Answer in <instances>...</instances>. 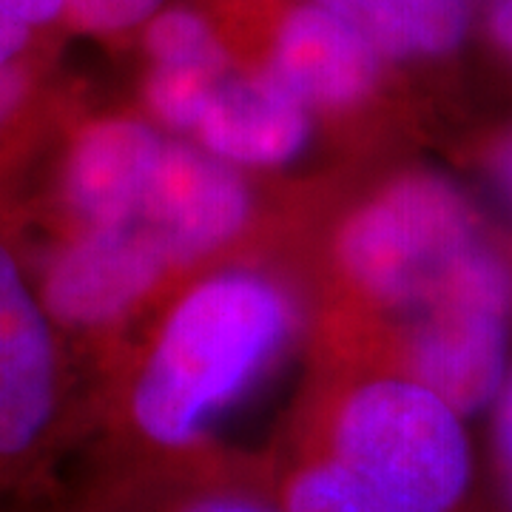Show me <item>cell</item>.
I'll list each match as a JSON object with an SVG mask.
<instances>
[{
	"instance_id": "1",
	"label": "cell",
	"mask_w": 512,
	"mask_h": 512,
	"mask_svg": "<svg viewBox=\"0 0 512 512\" xmlns=\"http://www.w3.org/2000/svg\"><path fill=\"white\" fill-rule=\"evenodd\" d=\"M470 444L450 404L413 379L350 390L325 444L276 484L282 512H456Z\"/></svg>"
},
{
	"instance_id": "2",
	"label": "cell",
	"mask_w": 512,
	"mask_h": 512,
	"mask_svg": "<svg viewBox=\"0 0 512 512\" xmlns=\"http://www.w3.org/2000/svg\"><path fill=\"white\" fill-rule=\"evenodd\" d=\"M293 328L288 293L268 276L202 279L168 313L131 387L128 413L148 450H191L205 424L254 382Z\"/></svg>"
},
{
	"instance_id": "3",
	"label": "cell",
	"mask_w": 512,
	"mask_h": 512,
	"mask_svg": "<svg viewBox=\"0 0 512 512\" xmlns=\"http://www.w3.org/2000/svg\"><path fill=\"white\" fill-rule=\"evenodd\" d=\"M481 245L473 208L450 183L427 174L384 185L339 231V268L382 308L419 311Z\"/></svg>"
},
{
	"instance_id": "4",
	"label": "cell",
	"mask_w": 512,
	"mask_h": 512,
	"mask_svg": "<svg viewBox=\"0 0 512 512\" xmlns=\"http://www.w3.org/2000/svg\"><path fill=\"white\" fill-rule=\"evenodd\" d=\"M510 313L512 268L481 242L416 311L407 333L410 379L458 416L484 407L501 390Z\"/></svg>"
},
{
	"instance_id": "5",
	"label": "cell",
	"mask_w": 512,
	"mask_h": 512,
	"mask_svg": "<svg viewBox=\"0 0 512 512\" xmlns=\"http://www.w3.org/2000/svg\"><path fill=\"white\" fill-rule=\"evenodd\" d=\"M60 362L52 316L0 239V495L29 484L57 439Z\"/></svg>"
},
{
	"instance_id": "6",
	"label": "cell",
	"mask_w": 512,
	"mask_h": 512,
	"mask_svg": "<svg viewBox=\"0 0 512 512\" xmlns=\"http://www.w3.org/2000/svg\"><path fill=\"white\" fill-rule=\"evenodd\" d=\"M174 268L146 222L80 228L52 256L43 276V305L66 328H103L134 311Z\"/></svg>"
},
{
	"instance_id": "7",
	"label": "cell",
	"mask_w": 512,
	"mask_h": 512,
	"mask_svg": "<svg viewBox=\"0 0 512 512\" xmlns=\"http://www.w3.org/2000/svg\"><path fill=\"white\" fill-rule=\"evenodd\" d=\"M251 217V194L234 165L168 140L140 220L157 234L174 265L228 245Z\"/></svg>"
},
{
	"instance_id": "8",
	"label": "cell",
	"mask_w": 512,
	"mask_h": 512,
	"mask_svg": "<svg viewBox=\"0 0 512 512\" xmlns=\"http://www.w3.org/2000/svg\"><path fill=\"white\" fill-rule=\"evenodd\" d=\"M165 143L160 131L123 117L80 131L63 168V202L77 231L137 220Z\"/></svg>"
},
{
	"instance_id": "9",
	"label": "cell",
	"mask_w": 512,
	"mask_h": 512,
	"mask_svg": "<svg viewBox=\"0 0 512 512\" xmlns=\"http://www.w3.org/2000/svg\"><path fill=\"white\" fill-rule=\"evenodd\" d=\"M382 55L325 6H299L279 26L268 72L305 106H353L379 80Z\"/></svg>"
},
{
	"instance_id": "10",
	"label": "cell",
	"mask_w": 512,
	"mask_h": 512,
	"mask_svg": "<svg viewBox=\"0 0 512 512\" xmlns=\"http://www.w3.org/2000/svg\"><path fill=\"white\" fill-rule=\"evenodd\" d=\"M202 151L228 165L288 163L311 134L308 106L274 74H225L211 92L197 128Z\"/></svg>"
},
{
	"instance_id": "11",
	"label": "cell",
	"mask_w": 512,
	"mask_h": 512,
	"mask_svg": "<svg viewBox=\"0 0 512 512\" xmlns=\"http://www.w3.org/2000/svg\"><path fill=\"white\" fill-rule=\"evenodd\" d=\"M69 512H282L276 498L225 487V484H202L194 481L180 487L171 481L168 490H154L151 481L146 487L123 484L103 487L97 495L83 498Z\"/></svg>"
},
{
	"instance_id": "12",
	"label": "cell",
	"mask_w": 512,
	"mask_h": 512,
	"mask_svg": "<svg viewBox=\"0 0 512 512\" xmlns=\"http://www.w3.org/2000/svg\"><path fill=\"white\" fill-rule=\"evenodd\" d=\"M148 52L154 69H180V72L228 74V52L222 49L211 26L185 9H171L148 26Z\"/></svg>"
},
{
	"instance_id": "13",
	"label": "cell",
	"mask_w": 512,
	"mask_h": 512,
	"mask_svg": "<svg viewBox=\"0 0 512 512\" xmlns=\"http://www.w3.org/2000/svg\"><path fill=\"white\" fill-rule=\"evenodd\" d=\"M476 0H402L410 57L453 52L467 35Z\"/></svg>"
},
{
	"instance_id": "14",
	"label": "cell",
	"mask_w": 512,
	"mask_h": 512,
	"mask_svg": "<svg viewBox=\"0 0 512 512\" xmlns=\"http://www.w3.org/2000/svg\"><path fill=\"white\" fill-rule=\"evenodd\" d=\"M66 15V0H0V72L18 66L37 29Z\"/></svg>"
},
{
	"instance_id": "15",
	"label": "cell",
	"mask_w": 512,
	"mask_h": 512,
	"mask_svg": "<svg viewBox=\"0 0 512 512\" xmlns=\"http://www.w3.org/2000/svg\"><path fill=\"white\" fill-rule=\"evenodd\" d=\"M163 0H66V18L86 32H123L146 20Z\"/></svg>"
},
{
	"instance_id": "16",
	"label": "cell",
	"mask_w": 512,
	"mask_h": 512,
	"mask_svg": "<svg viewBox=\"0 0 512 512\" xmlns=\"http://www.w3.org/2000/svg\"><path fill=\"white\" fill-rule=\"evenodd\" d=\"M495 441H498V458H501V473L504 484L512 498V376L504 384L501 399H498V413H495Z\"/></svg>"
},
{
	"instance_id": "17",
	"label": "cell",
	"mask_w": 512,
	"mask_h": 512,
	"mask_svg": "<svg viewBox=\"0 0 512 512\" xmlns=\"http://www.w3.org/2000/svg\"><path fill=\"white\" fill-rule=\"evenodd\" d=\"M26 92H29V80L20 72V66L0 72V134L15 120V114L26 100Z\"/></svg>"
},
{
	"instance_id": "18",
	"label": "cell",
	"mask_w": 512,
	"mask_h": 512,
	"mask_svg": "<svg viewBox=\"0 0 512 512\" xmlns=\"http://www.w3.org/2000/svg\"><path fill=\"white\" fill-rule=\"evenodd\" d=\"M490 29H493L495 43L512 55V0H495L493 15H490Z\"/></svg>"
},
{
	"instance_id": "19",
	"label": "cell",
	"mask_w": 512,
	"mask_h": 512,
	"mask_svg": "<svg viewBox=\"0 0 512 512\" xmlns=\"http://www.w3.org/2000/svg\"><path fill=\"white\" fill-rule=\"evenodd\" d=\"M495 174H498V183L504 188V194L512 200V137L498 148V157H495Z\"/></svg>"
}]
</instances>
